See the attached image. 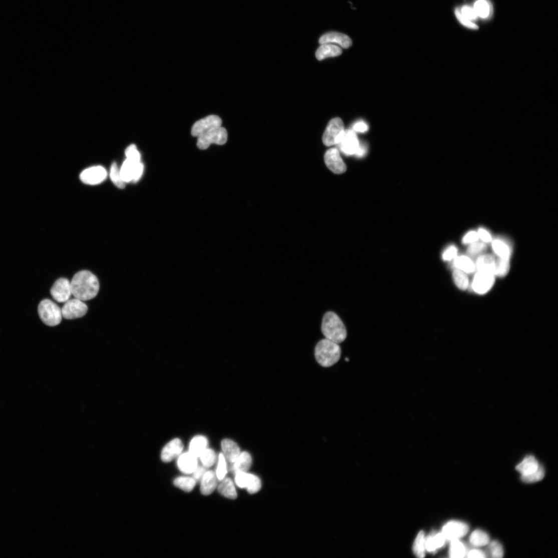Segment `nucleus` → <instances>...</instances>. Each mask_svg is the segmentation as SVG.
I'll return each mask as SVG.
<instances>
[{
    "label": "nucleus",
    "mask_w": 558,
    "mask_h": 558,
    "mask_svg": "<svg viewBox=\"0 0 558 558\" xmlns=\"http://www.w3.org/2000/svg\"><path fill=\"white\" fill-rule=\"evenodd\" d=\"M72 295L75 298L87 301L97 296L100 290V283L97 276L88 270L76 273L71 282Z\"/></svg>",
    "instance_id": "f257e3e1"
},
{
    "label": "nucleus",
    "mask_w": 558,
    "mask_h": 558,
    "mask_svg": "<svg viewBox=\"0 0 558 558\" xmlns=\"http://www.w3.org/2000/svg\"><path fill=\"white\" fill-rule=\"evenodd\" d=\"M321 329L326 339L335 343H341L346 339V327L339 316L333 312L324 315Z\"/></svg>",
    "instance_id": "f03ea898"
},
{
    "label": "nucleus",
    "mask_w": 558,
    "mask_h": 558,
    "mask_svg": "<svg viewBox=\"0 0 558 558\" xmlns=\"http://www.w3.org/2000/svg\"><path fill=\"white\" fill-rule=\"evenodd\" d=\"M341 356L339 344L325 339L319 342L315 348L317 362L323 367L328 368L337 363Z\"/></svg>",
    "instance_id": "7ed1b4c3"
},
{
    "label": "nucleus",
    "mask_w": 558,
    "mask_h": 558,
    "mask_svg": "<svg viewBox=\"0 0 558 558\" xmlns=\"http://www.w3.org/2000/svg\"><path fill=\"white\" fill-rule=\"evenodd\" d=\"M38 312L41 320L47 326H56L62 321V310L50 299H46L40 302Z\"/></svg>",
    "instance_id": "20e7f679"
},
{
    "label": "nucleus",
    "mask_w": 558,
    "mask_h": 558,
    "mask_svg": "<svg viewBox=\"0 0 558 558\" xmlns=\"http://www.w3.org/2000/svg\"><path fill=\"white\" fill-rule=\"evenodd\" d=\"M227 140V131L221 126L199 136L197 146L201 150H206L212 144L225 145Z\"/></svg>",
    "instance_id": "39448f33"
},
{
    "label": "nucleus",
    "mask_w": 558,
    "mask_h": 558,
    "mask_svg": "<svg viewBox=\"0 0 558 558\" xmlns=\"http://www.w3.org/2000/svg\"><path fill=\"white\" fill-rule=\"evenodd\" d=\"M344 132V124L340 118L331 120L323 137L324 144L327 147L338 145Z\"/></svg>",
    "instance_id": "423d86ee"
},
{
    "label": "nucleus",
    "mask_w": 558,
    "mask_h": 558,
    "mask_svg": "<svg viewBox=\"0 0 558 558\" xmlns=\"http://www.w3.org/2000/svg\"><path fill=\"white\" fill-rule=\"evenodd\" d=\"M61 310L64 318L74 320L84 316L88 312V307L84 301L75 298L66 302Z\"/></svg>",
    "instance_id": "0eeeda50"
},
{
    "label": "nucleus",
    "mask_w": 558,
    "mask_h": 558,
    "mask_svg": "<svg viewBox=\"0 0 558 558\" xmlns=\"http://www.w3.org/2000/svg\"><path fill=\"white\" fill-rule=\"evenodd\" d=\"M235 481L238 487L246 488L251 494L258 492L261 488L260 478L247 472L237 473L235 474Z\"/></svg>",
    "instance_id": "6e6552de"
},
{
    "label": "nucleus",
    "mask_w": 558,
    "mask_h": 558,
    "mask_svg": "<svg viewBox=\"0 0 558 558\" xmlns=\"http://www.w3.org/2000/svg\"><path fill=\"white\" fill-rule=\"evenodd\" d=\"M495 282V275L477 272L473 279L471 288L476 294H485L491 290Z\"/></svg>",
    "instance_id": "1a4fd4ad"
},
{
    "label": "nucleus",
    "mask_w": 558,
    "mask_h": 558,
    "mask_svg": "<svg viewBox=\"0 0 558 558\" xmlns=\"http://www.w3.org/2000/svg\"><path fill=\"white\" fill-rule=\"evenodd\" d=\"M222 125V120L218 116H209L196 122L191 130V135L198 137L201 135L208 132Z\"/></svg>",
    "instance_id": "9d476101"
},
{
    "label": "nucleus",
    "mask_w": 558,
    "mask_h": 558,
    "mask_svg": "<svg viewBox=\"0 0 558 558\" xmlns=\"http://www.w3.org/2000/svg\"><path fill=\"white\" fill-rule=\"evenodd\" d=\"M468 531L469 527L466 523L451 521L443 526L441 532L446 540L451 541L464 536Z\"/></svg>",
    "instance_id": "9b49d317"
},
{
    "label": "nucleus",
    "mask_w": 558,
    "mask_h": 558,
    "mask_svg": "<svg viewBox=\"0 0 558 558\" xmlns=\"http://www.w3.org/2000/svg\"><path fill=\"white\" fill-rule=\"evenodd\" d=\"M53 298L59 302H66L72 295L71 282L67 278H61L53 285L51 290Z\"/></svg>",
    "instance_id": "f8f14e48"
},
{
    "label": "nucleus",
    "mask_w": 558,
    "mask_h": 558,
    "mask_svg": "<svg viewBox=\"0 0 558 558\" xmlns=\"http://www.w3.org/2000/svg\"><path fill=\"white\" fill-rule=\"evenodd\" d=\"M338 145L343 153L347 156H351L355 155L360 143L354 131L347 130L344 131Z\"/></svg>",
    "instance_id": "ddd939ff"
},
{
    "label": "nucleus",
    "mask_w": 558,
    "mask_h": 558,
    "mask_svg": "<svg viewBox=\"0 0 558 558\" xmlns=\"http://www.w3.org/2000/svg\"><path fill=\"white\" fill-rule=\"evenodd\" d=\"M107 177V172L101 166L93 167L84 170L81 174V180L86 184L98 185Z\"/></svg>",
    "instance_id": "4468645a"
},
{
    "label": "nucleus",
    "mask_w": 558,
    "mask_h": 558,
    "mask_svg": "<svg viewBox=\"0 0 558 558\" xmlns=\"http://www.w3.org/2000/svg\"><path fill=\"white\" fill-rule=\"evenodd\" d=\"M327 167L334 173L342 174L346 170V166L337 149L328 150L324 156Z\"/></svg>",
    "instance_id": "2eb2a0df"
},
{
    "label": "nucleus",
    "mask_w": 558,
    "mask_h": 558,
    "mask_svg": "<svg viewBox=\"0 0 558 558\" xmlns=\"http://www.w3.org/2000/svg\"><path fill=\"white\" fill-rule=\"evenodd\" d=\"M492 249L497 256L501 259L509 260L513 252L512 245L506 237L502 236L493 238Z\"/></svg>",
    "instance_id": "dca6fc26"
},
{
    "label": "nucleus",
    "mask_w": 558,
    "mask_h": 558,
    "mask_svg": "<svg viewBox=\"0 0 558 558\" xmlns=\"http://www.w3.org/2000/svg\"><path fill=\"white\" fill-rule=\"evenodd\" d=\"M184 445L179 438H175L167 443L163 448L161 457L165 463H168L182 453Z\"/></svg>",
    "instance_id": "f3484780"
},
{
    "label": "nucleus",
    "mask_w": 558,
    "mask_h": 558,
    "mask_svg": "<svg viewBox=\"0 0 558 558\" xmlns=\"http://www.w3.org/2000/svg\"><path fill=\"white\" fill-rule=\"evenodd\" d=\"M320 44H336L343 49H348L352 45V41L345 35L331 32L323 35L319 40Z\"/></svg>",
    "instance_id": "a211bd4d"
},
{
    "label": "nucleus",
    "mask_w": 558,
    "mask_h": 558,
    "mask_svg": "<svg viewBox=\"0 0 558 558\" xmlns=\"http://www.w3.org/2000/svg\"><path fill=\"white\" fill-rule=\"evenodd\" d=\"M496 259L492 254H482L475 263L477 272L493 274L495 272Z\"/></svg>",
    "instance_id": "6ab92c4d"
},
{
    "label": "nucleus",
    "mask_w": 558,
    "mask_h": 558,
    "mask_svg": "<svg viewBox=\"0 0 558 558\" xmlns=\"http://www.w3.org/2000/svg\"><path fill=\"white\" fill-rule=\"evenodd\" d=\"M178 466L181 472L193 473L198 466L197 457L190 452L185 453L179 457Z\"/></svg>",
    "instance_id": "aec40b11"
},
{
    "label": "nucleus",
    "mask_w": 558,
    "mask_h": 558,
    "mask_svg": "<svg viewBox=\"0 0 558 558\" xmlns=\"http://www.w3.org/2000/svg\"><path fill=\"white\" fill-rule=\"evenodd\" d=\"M221 448L225 458L230 463H234L241 454V450L234 441L226 439L221 442Z\"/></svg>",
    "instance_id": "412c9836"
},
{
    "label": "nucleus",
    "mask_w": 558,
    "mask_h": 558,
    "mask_svg": "<svg viewBox=\"0 0 558 558\" xmlns=\"http://www.w3.org/2000/svg\"><path fill=\"white\" fill-rule=\"evenodd\" d=\"M217 485V475L213 470L207 471L201 481L200 490L204 495H209Z\"/></svg>",
    "instance_id": "4be33fe9"
},
{
    "label": "nucleus",
    "mask_w": 558,
    "mask_h": 558,
    "mask_svg": "<svg viewBox=\"0 0 558 558\" xmlns=\"http://www.w3.org/2000/svg\"><path fill=\"white\" fill-rule=\"evenodd\" d=\"M342 53L341 47L331 44H324L317 50L316 57L317 60L321 61L326 58L339 56Z\"/></svg>",
    "instance_id": "5701e85b"
},
{
    "label": "nucleus",
    "mask_w": 558,
    "mask_h": 558,
    "mask_svg": "<svg viewBox=\"0 0 558 558\" xmlns=\"http://www.w3.org/2000/svg\"><path fill=\"white\" fill-rule=\"evenodd\" d=\"M252 459L247 452L241 453L231 468V471L236 474L241 472H247L251 467Z\"/></svg>",
    "instance_id": "b1692460"
},
{
    "label": "nucleus",
    "mask_w": 558,
    "mask_h": 558,
    "mask_svg": "<svg viewBox=\"0 0 558 558\" xmlns=\"http://www.w3.org/2000/svg\"><path fill=\"white\" fill-rule=\"evenodd\" d=\"M540 465L532 455L526 456L516 467L521 476L529 475L537 470Z\"/></svg>",
    "instance_id": "393cba45"
},
{
    "label": "nucleus",
    "mask_w": 558,
    "mask_h": 558,
    "mask_svg": "<svg viewBox=\"0 0 558 558\" xmlns=\"http://www.w3.org/2000/svg\"><path fill=\"white\" fill-rule=\"evenodd\" d=\"M453 265L455 268L461 270L467 274L474 273L476 269L475 263L467 256H457L453 260Z\"/></svg>",
    "instance_id": "a878e982"
},
{
    "label": "nucleus",
    "mask_w": 558,
    "mask_h": 558,
    "mask_svg": "<svg viewBox=\"0 0 558 558\" xmlns=\"http://www.w3.org/2000/svg\"><path fill=\"white\" fill-rule=\"evenodd\" d=\"M446 540L442 532L432 534L425 538L426 550L434 552L442 547Z\"/></svg>",
    "instance_id": "bb28decb"
},
{
    "label": "nucleus",
    "mask_w": 558,
    "mask_h": 558,
    "mask_svg": "<svg viewBox=\"0 0 558 558\" xmlns=\"http://www.w3.org/2000/svg\"><path fill=\"white\" fill-rule=\"evenodd\" d=\"M221 481L218 487L219 492L223 496L230 499H235L237 497V492L230 478L225 477Z\"/></svg>",
    "instance_id": "cd10ccee"
},
{
    "label": "nucleus",
    "mask_w": 558,
    "mask_h": 558,
    "mask_svg": "<svg viewBox=\"0 0 558 558\" xmlns=\"http://www.w3.org/2000/svg\"><path fill=\"white\" fill-rule=\"evenodd\" d=\"M207 444H208V441L205 437L201 435L197 436L190 442L189 452L197 457H200L207 448Z\"/></svg>",
    "instance_id": "c85d7f7f"
},
{
    "label": "nucleus",
    "mask_w": 558,
    "mask_h": 558,
    "mask_svg": "<svg viewBox=\"0 0 558 558\" xmlns=\"http://www.w3.org/2000/svg\"><path fill=\"white\" fill-rule=\"evenodd\" d=\"M490 538L485 532L476 530L472 532L469 537L470 543L475 547H481L489 544Z\"/></svg>",
    "instance_id": "c756f323"
},
{
    "label": "nucleus",
    "mask_w": 558,
    "mask_h": 558,
    "mask_svg": "<svg viewBox=\"0 0 558 558\" xmlns=\"http://www.w3.org/2000/svg\"><path fill=\"white\" fill-rule=\"evenodd\" d=\"M453 281L458 289L465 291L468 288L469 280L467 274L463 271L454 268L453 272Z\"/></svg>",
    "instance_id": "7c9ffc66"
},
{
    "label": "nucleus",
    "mask_w": 558,
    "mask_h": 558,
    "mask_svg": "<svg viewBox=\"0 0 558 558\" xmlns=\"http://www.w3.org/2000/svg\"><path fill=\"white\" fill-rule=\"evenodd\" d=\"M467 552L465 545L459 539L451 541L449 549L450 557L455 558L464 557L467 555Z\"/></svg>",
    "instance_id": "2f4dec72"
},
{
    "label": "nucleus",
    "mask_w": 558,
    "mask_h": 558,
    "mask_svg": "<svg viewBox=\"0 0 558 558\" xmlns=\"http://www.w3.org/2000/svg\"><path fill=\"white\" fill-rule=\"evenodd\" d=\"M138 164L134 163L128 159L124 162L120 172L121 178L125 183L133 181L134 170Z\"/></svg>",
    "instance_id": "473e14b6"
},
{
    "label": "nucleus",
    "mask_w": 558,
    "mask_h": 558,
    "mask_svg": "<svg viewBox=\"0 0 558 558\" xmlns=\"http://www.w3.org/2000/svg\"><path fill=\"white\" fill-rule=\"evenodd\" d=\"M196 483L193 477L188 476L178 477L174 481L175 486L186 492L192 491L196 486Z\"/></svg>",
    "instance_id": "72a5a7b5"
},
{
    "label": "nucleus",
    "mask_w": 558,
    "mask_h": 558,
    "mask_svg": "<svg viewBox=\"0 0 558 558\" xmlns=\"http://www.w3.org/2000/svg\"><path fill=\"white\" fill-rule=\"evenodd\" d=\"M425 538L424 533L421 531L418 533L415 540H414L413 550L414 554L417 557H423L425 555L426 550Z\"/></svg>",
    "instance_id": "f704fd0d"
},
{
    "label": "nucleus",
    "mask_w": 558,
    "mask_h": 558,
    "mask_svg": "<svg viewBox=\"0 0 558 558\" xmlns=\"http://www.w3.org/2000/svg\"><path fill=\"white\" fill-rule=\"evenodd\" d=\"M486 244L477 241L469 245L467 249L468 256L471 258L479 257L487 250Z\"/></svg>",
    "instance_id": "c9c22d12"
},
{
    "label": "nucleus",
    "mask_w": 558,
    "mask_h": 558,
    "mask_svg": "<svg viewBox=\"0 0 558 558\" xmlns=\"http://www.w3.org/2000/svg\"><path fill=\"white\" fill-rule=\"evenodd\" d=\"M202 463L205 467L210 468L216 463L217 456L215 452L211 449L206 448L200 456Z\"/></svg>",
    "instance_id": "e433bc0d"
},
{
    "label": "nucleus",
    "mask_w": 558,
    "mask_h": 558,
    "mask_svg": "<svg viewBox=\"0 0 558 558\" xmlns=\"http://www.w3.org/2000/svg\"><path fill=\"white\" fill-rule=\"evenodd\" d=\"M509 268V260L499 258L496 261L494 275L499 277H505L508 274Z\"/></svg>",
    "instance_id": "4c0bfd02"
},
{
    "label": "nucleus",
    "mask_w": 558,
    "mask_h": 558,
    "mask_svg": "<svg viewBox=\"0 0 558 558\" xmlns=\"http://www.w3.org/2000/svg\"><path fill=\"white\" fill-rule=\"evenodd\" d=\"M545 476V470L543 466L540 465L533 473L526 476H521V480L527 483H532L538 482L543 480Z\"/></svg>",
    "instance_id": "58836bf2"
},
{
    "label": "nucleus",
    "mask_w": 558,
    "mask_h": 558,
    "mask_svg": "<svg viewBox=\"0 0 558 558\" xmlns=\"http://www.w3.org/2000/svg\"><path fill=\"white\" fill-rule=\"evenodd\" d=\"M110 178L115 184V185L120 189H124L125 187V183L123 181L120 170L119 169L116 163H114L112 165L110 169Z\"/></svg>",
    "instance_id": "ea45409f"
},
{
    "label": "nucleus",
    "mask_w": 558,
    "mask_h": 558,
    "mask_svg": "<svg viewBox=\"0 0 558 558\" xmlns=\"http://www.w3.org/2000/svg\"><path fill=\"white\" fill-rule=\"evenodd\" d=\"M474 10L477 17L485 19L489 15L490 8L488 3L485 0H478L474 5Z\"/></svg>",
    "instance_id": "a19ab883"
},
{
    "label": "nucleus",
    "mask_w": 558,
    "mask_h": 558,
    "mask_svg": "<svg viewBox=\"0 0 558 558\" xmlns=\"http://www.w3.org/2000/svg\"><path fill=\"white\" fill-rule=\"evenodd\" d=\"M488 544V553L491 557L494 558L503 557L504 554L503 548L498 541L493 540Z\"/></svg>",
    "instance_id": "79ce46f5"
},
{
    "label": "nucleus",
    "mask_w": 558,
    "mask_h": 558,
    "mask_svg": "<svg viewBox=\"0 0 558 558\" xmlns=\"http://www.w3.org/2000/svg\"><path fill=\"white\" fill-rule=\"evenodd\" d=\"M227 473V467L226 458L222 453H220L218 458V463L216 471V475L218 479L221 481L225 477Z\"/></svg>",
    "instance_id": "37998d69"
},
{
    "label": "nucleus",
    "mask_w": 558,
    "mask_h": 558,
    "mask_svg": "<svg viewBox=\"0 0 558 558\" xmlns=\"http://www.w3.org/2000/svg\"><path fill=\"white\" fill-rule=\"evenodd\" d=\"M127 159H129L134 163L138 164L141 162V155L137 150L135 145H131L127 149L125 152Z\"/></svg>",
    "instance_id": "c03bdc74"
},
{
    "label": "nucleus",
    "mask_w": 558,
    "mask_h": 558,
    "mask_svg": "<svg viewBox=\"0 0 558 558\" xmlns=\"http://www.w3.org/2000/svg\"><path fill=\"white\" fill-rule=\"evenodd\" d=\"M458 249L454 245H451L446 248L442 254V259L444 261H451L453 260L457 256Z\"/></svg>",
    "instance_id": "a18cd8bd"
},
{
    "label": "nucleus",
    "mask_w": 558,
    "mask_h": 558,
    "mask_svg": "<svg viewBox=\"0 0 558 558\" xmlns=\"http://www.w3.org/2000/svg\"><path fill=\"white\" fill-rule=\"evenodd\" d=\"M479 237L477 231L471 230L467 232L462 238V243L464 245H470L479 241Z\"/></svg>",
    "instance_id": "49530a36"
},
{
    "label": "nucleus",
    "mask_w": 558,
    "mask_h": 558,
    "mask_svg": "<svg viewBox=\"0 0 558 558\" xmlns=\"http://www.w3.org/2000/svg\"><path fill=\"white\" fill-rule=\"evenodd\" d=\"M476 231L480 240H481L482 242L487 244L492 242L493 237L491 233L487 229L480 227Z\"/></svg>",
    "instance_id": "de8ad7c7"
},
{
    "label": "nucleus",
    "mask_w": 558,
    "mask_h": 558,
    "mask_svg": "<svg viewBox=\"0 0 558 558\" xmlns=\"http://www.w3.org/2000/svg\"><path fill=\"white\" fill-rule=\"evenodd\" d=\"M455 15L458 21L466 27L474 30H477L479 28L476 25L472 23L470 20L466 18L464 16L462 15L459 10H456L455 11Z\"/></svg>",
    "instance_id": "09e8293b"
},
{
    "label": "nucleus",
    "mask_w": 558,
    "mask_h": 558,
    "mask_svg": "<svg viewBox=\"0 0 558 558\" xmlns=\"http://www.w3.org/2000/svg\"><path fill=\"white\" fill-rule=\"evenodd\" d=\"M460 13L470 21L475 20L477 18V15L474 9H472L469 7H464L462 8Z\"/></svg>",
    "instance_id": "8fccbe9b"
},
{
    "label": "nucleus",
    "mask_w": 558,
    "mask_h": 558,
    "mask_svg": "<svg viewBox=\"0 0 558 558\" xmlns=\"http://www.w3.org/2000/svg\"><path fill=\"white\" fill-rule=\"evenodd\" d=\"M143 171H144V165L140 162L134 168L132 182H137L141 178Z\"/></svg>",
    "instance_id": "3c124183"
},
{
    "label": "nucleus",
    "mask_w": 558,
    "mask_h": 558,
    "mask_svg": "<svg viewBox=\"0 0 558 558\" xmlns=\"http://www.w3.org/2000/svg\"><path fill=\"white\" fill-rule=\"evenodd\" d=\"M353 129L354 132L363 133L368 131L369 127L364 121H359L354 125Z\"/></svg>",
    "instance_id": "603ef678"
},
{
    "label": "nucleus",
    "mask_w": 558,
    "mask_h": 558,
    "mask_svg": "<svg viewBox=\"0 0 558 558\" xmlns=\"http://www.w3.org/2000/svg\"><path fill=\"white\" fill-rule=\"evenodd\" d=\"M206 468L204 466H198L194 473L193 478L196 482H201L204 474L207 471Z\"/></svg>",
    "instance_id": "864d4df0"
},
{
    "label": "nucleus",
    "mask_w": 558,
    "mask_h": 558,
    "mask_svg": "<svg viewBox=\"0 0 558 558\" xmlns=\"http://www.w3.org/2000/svg\"><path fill=\"white\" fill-rule=\"evenodd\" d=\"M468 557H485L486 554L482 550L479 549H472L467 552Z\"/></svg>",
    "instance_id": "5fc2aeb1"
},
{
    "label": "nucleus",
    "mask_w": 558,
    "mask_h": 558,
    "mask_svg": "<svg viewBox=\"0 0 558 558\" xmlns=\"http://www.w3.org/2000/svg\"><path fill=\"white\" fill-rule=\"evenodd\" d=\"M367 153V147L364 145L360 144L359 148L355 154L357 157L361 158Z\"/></svg>",
    "instance_id": "6e6d98bb"
}]
</instances>
